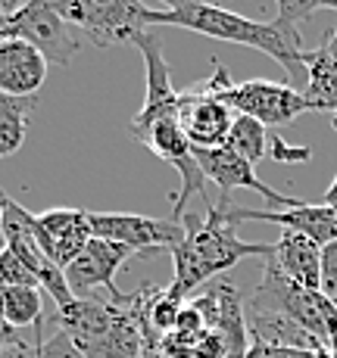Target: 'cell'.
<instances>
[{
	"label": "cell",
	"instance_id": "9a60e30c",
	"mask_svg": "<svg viewBox=\"0 0 337 358\" xmlns=\"http://www.w3.org/2000/svg\"><path fill=\"white\" fill-rule=\"evenodd\" d=\"M269 262L284 278L306 290H322V246L303 234L284 231L278 243H272Z\"/></svg>",
	"mask_w": 337,
	"mask_h": 358
},
{
	"label": "cell",
	"instance_id": "7a4b0ae2",
	"mask_svg": "<svg viewBox=\"0 0 337 358\" xmlns=\"http://www.w3.org/2000/svg\"><path fill=\"white\" fill-rule=\"evenodd\" d=\"M181 224L188 234H184V240L172 250L175 278H172V287H166V290L181 302L209 278L235 268L240 259H250V256L269 259L272 256V243H247V240L238 237L235 224L225 218L222 203L206 206L203 218L184 212Z\"/></svg>",
	"mask_w": 337,
	"mask_h": 358
},
{
	"label": "cell",
	"instance_id": "8992f818",
	"mask_svg": "<svg viewBox=\"0 0 337 358\" xmlns=\"http://www.w3.org/2000/svg\"><path fill=\"white\" fill-rule=\"evenodd\" d=\"M0 38L25 41L53 66H69L81 50V31L60 16L53 0H25L19 10L6 13L0 22Z\"/></svg>",
	"mask_w": 337,
	"mask_h": 358
},
{
	"label": "cell",
	"instance_id": "8fae6325",
	"mask_svg": "<svg viewBox=\"0 0 337 358\" xmlns=\"http://www.w3.org/2000/svg\"><path fill=\"white\" fill-rule=\"evenodd\" d=\"M194 159L206 175V181L222 187V194H231V190H253V194H259L266 203H272L275 209H291V206L303 203V199H294V196H284V194H278V190H272L269 184L256 175V165L247 162L244 156H238L231 147L194 150Z\"/></svg>",
	"mask_w": 337,
	"mask_h": 358
},
{
	"label": "cell",
	"instance_id": "603a6c76",
	"mask_svg": "<svg viewBox=\"0 0 337 358\" xmlns=\"http://www.w3.org/2000/svg\"><path fill=\"white\" fill-rule=\"evenodd\" d=\"M38 358H88V355H85V349L66 334V330H57L53 336H47V340L41 343Z\"/></svg>",
	"mask_w": 337,
	"mask_h": 358
},
{
	"label": "cell",
	"instance_id": "1f68e13d",
	"mask_svg": "<svg viewBox=\"0 0 337 358\" xmlns=\"http://www.w3.org/2000/svg\"><path fill=\"white\" fill-rule=\"evenodd\" d=\"M328 355H331V358H337V336H334L331 343H328Z\"/></svg>",
	"mask_w": 337,
	"mask_h": 358
},
{
	"label": "cell",
	"instance_id": "2e32d148",
	"mask_svg": "<svg viewBox=\"0 0 337 358\" xmlns=\"http://www.w3.org/2000/svg\"><path fill=\"white\" fill-rule=\"evenodd\" d=\"M306 87L303 97L309 103V113H337V59L328 57L322 47L303 53Z\"/></svg>",
	"mask_w": 337,
	"mask_h": 358
},
{
	"label": "cell",
	"instance_id": "d4e9b609",
	"mask_svg": "<svg viewBox=\"0 0 337 358\" xmlns=\"http://www.w3.org/2000/svg\"><path fill=\"white\" fill-rule=\"evenodd\" d=\"M269 156L275 162H306L309 156H312V150H309V147H291L284 137H272Z\"/></svg>",
	"mask_w": 337,
	"mask_h": 358
},
{
	"label": "cell",
	"instance_id": "f1b7e54d",
	"mask_svg": "<svg viewBox=\"0 0 337 358\" xmlns=\"http://www.w3.org/2000/svg\"><path fill=\"white\" fill-rule=\"evenodd\" d=\"M137 358H166V352H163L160 346H144V349H141V355H137Z\"/></svg>",
	"mask_w": 337,
	"mask_h": 358
},
{
	"label": "cell",
	"instance_id": "83f0119b",
	"mask_svg": "<svg viewBox=\"0 0 337 358\" xmlns=\"http://www.w3.org/2000/svg\"><path fill=\"white\" fill-rule=\"evenodd\" d=\"M322 50H325V53H328V57H331V59H337V29L331 31V38H328L325 44H322Z\"/></svg>",
	"mask_w": 337,
	"mask_h": 358
},
{
	"label": "cell",
	"instance_id": "4dcf8cb0",
	"mask_svg": "<svg viewBox=\"0 0 337 358\" xmlns=\"http://www.w3.org/2000/svg\"><path fill=\"white\" fill-rule=\"evenodd\" d=\"M4 212H6V194H0V224H4Z\"/></svg>",
	"mask_w": 337,
	"mask_h": 358
},
{
	"label": "cell",
	"instance_id": "ba28073f",
	"mask_svg": "<svg viewBox=\"0 0 337 358\" xmlns=\"http://www.w3.org/2000/svg\"><path fill=\"white\" fill-rule=\"evenodd\" d=\"M222 212L231 224L269 222L284 231L303 234V237L315 240L319 246H328L331 240H337V212L325 203H300V206H291V209H240V206L228 203V196H222Z\"/></svg>",
	"mask_w": 337,
	"mask_h": 358
},
{
	"label": "cell",
	"instance_id": "30bf717a",
	"mask_svg": "<svg viewBox=\"0 0 337 358\" xmlns=\"http://www.w3.org/2000/svg\"><path fill=\"white\" fill-rule=\"evenodd\" d=\"M137 50H141L144 63H147V97H144V106L137 109V115L132 119L128 131H144L150 125L163 119H178L181 109V91L172 87V75H169V66H166V57H163V47H160V34L156 29H150L137 41Z\"/></svg>",
	"mask_w": 337,
	"mask_h": 358
},
{
	"label": "cell",
	"instance_id": "7c38bea8",
	"mask_svg": "<svg viewBox=\"0 0 337 358\" xmlns=\"http://www.w3.org/2000/svg\"><path fill=\"white\" fill-rule=\"evenodd\" d=\"M132 256H135L132 246L94 234L85 250L78 252V259L66 268L69 290H72L75 299H85V296L97 290H116V271Z\"/></svg>",
	"mask_w": 337,
	"mask_h": 358
},
{
	"label": "cell",
	"instance_id": "d6986e66",
	"mask_svg": "<svg viewBox=\"0 0 337 358\" xmlns=\"http://www.w3.org/2000/svg\"><path fill=\"white\" fill-rule=\"evenodd\" d=\"M269 143H272V137L263 122L250 119V115H235V125H231V134H228L225 147H231L238 156H244L247 162L256 165L269 153Z\"/></svg>",
	"mask_w": 337,
	"mask_h": 358
},
{
	"label": "cell",
	"instance_id": "d6a6232c",
	"mask_svg": "<svg viewBox=\"0 0 337 358\" xmlns=\"http://www.w3.org/2000/svg\"><path fill=\"white\" fill-rule=\"evenodd\" d=\"M160 3H166V10H172V6H178V3H184V0H160Z\"/></svg>",
	"mask_w": 337,
	"mask_h": 358
},
{
	"label": "cell",
	"instance_id": "836d02e7",
	"mask_svg": "<svg viewBox=\"0 0 337 358\" xmlns=\"http://www.w3.org/2000/svg\"><path fill=\"white\" fill-rule=\"evenodd\" d=\"M331 125H334V131H337V115H331Z\"/></svg>",
	"mask_w": 337,
	"mask_h": 358
},
{
	"label": "cell",
	"instance_id": "3957f363",
	"mask_svg": "<svg viewBox=\"0 0 337 358\" xmlns=\"http://www.w3.org/2000/svg\"><path fill=\"white\" fill-rule=\"evenodd\" d=\"M212 63H216L212 75L197 81L194 87L219 97L235 115H250V119L263 122L266 128H281V125H291L303 113H309L303 91H297V87L284 85V81H269V78L231 81L228 69L219 66V59H212Z\"/></svg>",
	"mask_w": 337,
	"mask_h": 358
},
{
	"label": "cell",
	"instance_id": "277c9868",
	"mask_svg": "<svg viewBox=\"0 0 337 358\" xmlns=\"http://www.w3.org/2000/svg\"><path fill=\"white\" fill-rule=\"evenodd\" d=\"M250 306L272 308L294 321L297 327H303L312 340H319L322 346L337 336V302L322 290H306V287L294 284L291 278L278 271L269 259H266L263 284L256 287V293L250 296Z\"/></svg>",
	"mask_w": 337,
	"mask_h": 358
},
{
	"label": "cell",
	"instance_id": "4316f807",
	"mask_svg": "<svg viewBox=\"0 0 337 358\" xmlns=\"http://www.w3.org/2000/svg\"><path fill=\"white\" fill-rule=\"evenodd\" d=\"M325 206H331V209L337 212V175H334V181H331V187L325 190V199H322Z\"/></svg>",
	"mask_w": 337,
	"mask_h": 358
},
{
	"label": "cell",
	"instance_id": "cb8c5ba5",
	"mask_svg": "<svg viewBox=\"0 0 337 358\" xmlns=\"http://www.w3.org/2000/svg\"><path fill=\"white\" fill-rule=\"evenodd\" d=\"M322 293L337 299V240L322 246Z\"/></svg>",
	"mask_w": 337,
	"mask_h": 358
},
{
	"label": "cell",
	"instance_id": "ac0fdd59",
	"mask_svg": "<svg viewBox=\"0 0 337 358\" xmlns=\"http://www.w3.org/2000/svg\"><path fill=\"white\" fill-rule=\"evenodd\" d=\"M0 306L13 327H41V312H44L41 287H0Z\"/></svg>",
	"mask_w": 337,
	"mask_h": 358
},
{
	"label": "cell",
	"instance_id": "52a82bcc",
	"mask_svg": "<svg viewBox=\"0 0 337 358\" xmlns=\"http://www.w3.org/2000/svg\"><path fill=\"white\" fill-rule=\"evenodd\" d=\"M91 224L97 237L116 240V243L132 246L135 252H172L184 240L181 222H166V218H150V215H128V212H91Z\"/></svg>",
	"mask_w": 337,
	"mask_h": 358
},
{
	"label": "cell",
	"instance_id": "6da1fadb",
	"mask_svg": "<svg viewBox=\"0 0 337 358\" xmlns=\"http://www.w3.org/2000/svg\"><path fill=\"white\" fill-rule=\"evenodd\" d=\"M147 29H188L197 34L216 41H228V44H240L259 50L266 57H272L275 63H281L291 78H300L303 69V44H300V29L278 22H256V19H247L240 13H231L225 6L206 3V0H184V3L172 6V10H147Z\"/></svg>",
	"mask_w": 337,
	"mask_h": 358
},
{
	"label": "cell",
	"instance_id": "7402d4cb",
	"mask_svg": "<svg viewBox=\"0 0 337 358\" xmlns=\"http://www.w3.org/2000/svg\"><path fill=\"white\" fill-rule=\"evenodd\" d=\"M41 327H34L32 334H22V330H13L6 336V343L0 346V358H38L41 352Z\"/></svg>",
	"mask_w": 337,
	"mask_h": 358
},
{
	"label": "cell",
	"instance_id": "44dd1931",
	"mask_svg": "<svg viewBox=\"0 0 337 358\" xmlns=\"http://www.w3.org/2000/svg\"><path fill=\"white\" fill-rule=\"evenodd\" d=\"M0 287H41V280L16 252L4 246L0 250Z\"/></svg>",
	"mask_w": 337,
	"mask_h": 358
},
{
	"label": "cell",
	"instance_id": "8d00e7d4",
	"mask_svg": "<svg viewBox=\"0 0 337 358\" xmlns=\"http://www.w3.org/2000/svg\"><path fill=\"white\" fill-rule=\"evenodd\" d=\"M334 302H337V299H334Z\"/></svg>",
	"mask_w": 337,
	"mask_h": 358
},
{
	"label": "cell",
	"instance_id": "ffe728a7",
	"mask_svg": "<svg viewBox=\"0 0 337 358\" xmlns=\"http://www.w3.org/2000/svg\"><path fill=\"white\" fill-rule=\"evenodd\" d=\"M278 6V22L300 29V22H306L309 16H315L319 10H337V0H275Z\"/></svg>",
	"mask_w": 337,
	"mask_h": 358
},
{
	"label": "cell",
	"instance_id": "5bb4252c",
	"mask_svg": "<svg viewBox=\"0 0 337 358\" xmlns=\"http://www.w3.org/2000/svg\"><path fill=\"white\" fill-rule=\"evenodd\" d=\"M47 59L41 50L19 38H0V94L6 97H38L47 81Z\"/></svg>",
	"mask_w": 337,
	"mask_h": 358
},
{
	"label": "cell",
	"instance_id": "f546056e",
	"mask_svg": "<svg viewBox=\"0 0 337 358\" xmlns=\"http://www.w3.org/2000/svg\"><path fill=\"white\" fill-rule=\"evenodd\" d=\"M25 0H0V10H4V16L6 13H13V10H19V6H22Z\"/></svg>",
	"mask_w": 337,
	"mask_h": 358
},
{
	"label": "cell",
	"instance_id": "5b68a950",
	"mask_svg": "<svg viewBox=\"0 0 337 358\" xmlns=\"http://www.w3.org/2000/svg\"><path fill=\"white\" fill-rule=\"evenodd\" d=\"M57 13L91 38L94 47H116V44H132L144 38L147 29V6L141 0H53Z\"/></svg>",
	"mask_w": 337,
	"mask_h": 358
},
{
	"label": "cell",
	"instance_id": "4fadbf2b",
	"mask_svg": "<svg viewBox=\"0 0 337 358\" xmlns=\"http://www.w3.org/2000/svg\"><path fill=\"white\" fill-rule=\"evenodd\" d=\"M178 109H181V128L194 150H216V147L228 143L231 125H235V113L219 97L191 87V91L181 94Z\"/></svg>",
	"mask_w": 337,
	"mask_h": 358
},
{
	"label": "cell",
	"instance_id": "e0dca14e",
	"mask_svg": "<svg viewBox=\"0 0 337 358\" xmlns=\"http://www.w3.org/2000/svg\"><path fill=\"white\" fill-rule=\"evenodd\" d=\"M34 109H38V97H6V94H0V159L22 150Z\"/></svg>",
	"mask_w": 337,
	"mask_h": 358
},
{
	"label": "cell",
	"instance_id": "d590c367",
	"mask_svg": "<svg viewBox=\"0 0 337 358\" xmlns=\"http://www.w3.org/2000/svg\"><path fill=\"white\" fill-rule=\"evenodd\" d=\"M331 115H337V113H331Z\"/></svg>",
	"mask_w": 337,
	"mask_h": 358
},
{
	"label": "cell",
	"instance_id": "9c48e42d",
	"mask_svg": "<svg viewBox=\"0 0 337 358\" xmlns=\"http://www.w3.org/2000/svg\"><path fill=\"white\" fill-rule=\"evenodd\" d=\"M91 237L94 224L88 209H47L34 215V240L60 271H66L78 259V252L85 250Z\"/></svg>",
	"mask_w": 337,
	"mask_h": 358
},
{
	"label": "cell",
	"instance_id": "e575fe53",
	"mask_svg": "<svg viewBox=\"0 0 337 358\" xmlns=\"http://www.w3.org/2000/svg\"><path fill=\"white\" fill-rule=\"evenodd\" d=\"M0 22H4V10H0Z\"/></svg>",
	"mask_w": 337,
	"mask_h": 358
},
{
	"label": "cell",
	"instance_id": "484cf974",
	"mask_svg": "<svg viewBox=\"0 0 337 358\" xmlns=\"http://www.w3.org/2000/svg\"><path fill=\"white\" fill-rule=\"evenodd\" d=\"M13 330H16V327H13L10 321H6V315H4V306H0V346H4V343H6V336H10Z\"/></svg>",
	"mask_w": 337,
	"mask_h": 358
}]
</instances>
